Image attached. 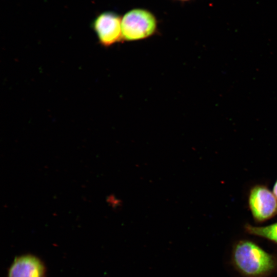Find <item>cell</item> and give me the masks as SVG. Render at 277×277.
<instances>
[{"label": "cell", "mask_w": 277, "mask_h": 277, "mask_svg": "<svg viewBox=\"0 0 277 277\" xmlns=\"http://www.w3.org/2000/svg\"><path fill=\"white\" fill-rule=\"evenodd\" d=\"M99 43L108 47L123 40L122 17L112 11H105L98 15L92 23Z\"/></svg>", "instance_id": "obj_4"}, {"label": "cell", "mask_w": 277, "mask_h": 277, "mask_svg": "<svg viewBox=\"0 0 277 277\" xmlns=\"http://www.w3.org/2000/svg\"><path fill=\"white\" fill-rule=\"evenodd\" d=\"M244 228L249 234L265 239L277 245V222L263 226H253L247 223Z\"/></svg>", "instance_id": "obj_6"}, {"label": "cell", "mask_w": 277, "mask_h": 277, "mask_svg": "<svg viewBox=\"0 0 277 277\" xmlns=\"http://www.w3.org/2000/svg\"><path fill=\"white\" fill-rule=\"evenodd\" d=\"M44 263L32 254L16 257L10 267L8 277H45Z\"/></svg>", "instance_id": "obj_5"}, {"label": "cell", "mask_w": 277, "mask_h": 277, "mask_svg": "<svg viewBox=\"0 0 277 277\" xmlns=\"http://www.w3.org/2000/svg\"><path fill=\"white\" fill-rule=\"evenodd\" d=\"M248 204L253 220L261 223L277 215V198L264 184H256L250 189Z\"/></svg>", "instance_id": "obj_3"}, {"label": "cell", "mask_w": 277, "mask_h": 277, "mask_svg": "<svg viewBox=\"0 0 277 277\" xmlns=\"http://www.w3.org/2000/svg\"><path fill=\"white\" fill-rule=\"evenodd\" d=\"M179 1H189V0H179Z\"/></svg>", "instance_id": "obj_8"}, {"label": "cell", "mask_w": 277, "mask_h": 277, "mask_svg": "<svg viewBox=\"0 0 277 277\" xmlns=\"http://www.w3.org/2000/svg\"><path fill=\"white\" fill-rule=\"evenodd\" d=\"M230 262L243 277H269L277 272V256L248 239L236 241L232 245Z\"/></svg>", "instance_id": "obj_1"}, {"label": "cell", "mask_w": 277, "mask_h": 277, "mask_svg": "<svg viewBox=\"0 0 277 277\" xmlns=\"http://www.w3.org/2000/svg\"><path fill=\"white\" fill-rule=\"evenodd\" d=\"M272 191L274 195L275 196V197L277 198V179L275 181V183L273 186Z\"/></svg>", "instance_id": "obj_7"}, {"label": "cell", "mask_w": 277, "mask_h": 277, "mask_svg": "<svg viewBox=\"0 0 277 277\" xmlns=\"http://www.w3.org/2000/svg\"><path fill=\"white\" fill-rule=\"evenodd\" d=\"M157 21L150 11L135 8L127 12L122 17L123 40L136 41L148 38L155 33Z\"/></svg>", "instance_id": "obj_2"}]
</instances>
